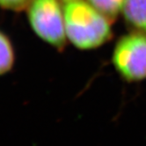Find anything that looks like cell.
Returning <instances> with one entry per match:
<instances>
[{"label": "cell", "mask_w": 146, "mask_h": 146, "mask_svg": "<svg viewBox=\"0 0 146 146\" xmlns=\"http://www.w3.org/2000/svg\"><path fill=\"white\" fill-rule=\"evenodd\" d=\"M26 9L30 27L36 35L56 49L64 48L68 39L60 0H31Z\"/></svg>", "instance_id": "7a4b0ae2"}, {"label": "cell", "mask_w": 146, "mask_h": 146, "mask_svg": "<svg viewBox=\"0 0 146 146\" xmlns=\"http://www.w3.org/2000/svg\"><path fill=\"white\" fill-rule=\"evenodd\" d=\"M115 70L127 82L146 79V35L135 32L121 36L112 55Z\"/></svg>", "instance_id": "3957f363"}, {"label": "cell", "mask_w": 146, "mask_h": 146, "mask_svg": "<svg viewBox=\"0 0 146 146\" xmlns=\"http://www.w3.org/2000/svg\"><path fill=\"white\" fill-rule=\"evenodd\" d=\"M99 12L105 15L111 21L115 19L121 13L124 0H87Z\"/></svg>", "instance_id": "8992f818"}, {"label": "cell", "mask_w": 146, "mask_h": 146, "mask_svg": "<svg viewBox=\"0 0 146 146\" xmlns=\"http://www.w3.org/2000/svg\"><path fill=\"white\" fill-rule=\"evenodd\" d=\"M121 13L130 28L146 35V0H124Z\"/></svg>", "instance_id": "277c9868"}, {"label": "cell", "mask_w": 146, "mask_h": 146, "mask_svg": "<svg viewBox=\"0 0 146 146\" xmlns=\"http://www.w3.org/2000/svg\"><path fill=\"white\" fill-rule=\"evenodd\" d=\"M62 1H64V2H68V1H72V0H62Z\"/></svg>", "instance_id": "ba28073f"}, {"label": "cell", "mask_w": 146, "mask_h": 146, "mask_svg": "<svg viewBox=\"0 0 146 146\" xmlns=\"http://www.w3.org/2000/svg\"><path fill=\"white\" fill-rule=\"evenodd\" d=\"M14 61L15 54L11 40L0 31V76L12 70Z\"/></svg>", "instance_id": "5b68a950"}, {"label": "cell", "mask_w": 146, "mask_h": 146, "mask_svg": "<svg viewBox=\"0 0 146 146\" xmlns=\"http://www.w3.org/2000/svg\"><path fill=\"white\" fill-rule=\"evenodd\" d=\"M31 0H0V7L11 11H20L26 9Z\"/></svg>", "instance_id": "52a82bcc"}, {"label": "cell", "mask_w": 146, "mask_h": 146, "mask_svg": "<svg viewBox=\"0 0 146 146\" xmlns=\"http://www.w3.org/2000/svg\"><path fill=\"white\" fill-rule=\"evenodd\" d=\"M64 13L67 39L76 48L93 49L105 44L111 38L112 21L88 1L65 2Z\"/></svg>", "instance_id": "6da1fadb"}]
</instances>
